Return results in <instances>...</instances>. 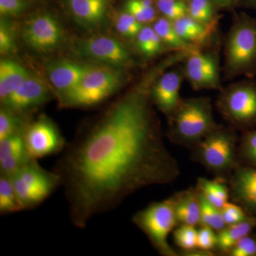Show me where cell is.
<instances>
[{
	"label": "cell",
	"mask_w": 256,
	"mask_h": 256,
	"mask_svg": "<svg viewBox=\"0 0 256 256\" xmlns=\"http://www.w3.org/2000/svg\"><path fill=\"white\" fill-rule=\"evenodd\" d=\"M174 64L166 56L66 144L53 171L74 226L117 208L128 196L175 181L178 162L165 146L153 110L151 89Z\"/></svg>",
	"instance_id": "obj_1"
},
{
	"label": "cell",
	"mask_w": 256,
	"mask_h": 256,
	"mask_svg": "<svg viewBox=\"0 0 256 256\" xmlns=\"http://www.w3.org/2000/svg\"><path fill=\"white\" fill-rule=\"evenodd\" d=\"M222 78L230 82L256 75V18L244 13L234 15L223 46Z\"/></svg>",
	"instance_id": "obj_2"
},
{
	"label": "cell",
	"mask_w": 256,
	"mask_h": 256,
	"mask_svg": "<svg viewBox=\"0 0 256 256\" xmlns=\"http://www.w3.org/2000/svg\"><path fill=\"white\" fill-rule=\"evenodd\" d=\"M168 119L170 140L192 148L220 126L216 122L212 101L207 97L182 98Z\"/></svg>",
	"instance_id": "obj_3"
},
{
	"label": "cell",
	"mask_w": 256,
	"mask_h": 256,
	"mask_svg": "<svg viewBox=\"0 0 256 256\" xmlns=\"http://www.w3.org/2000/svg\"><path fill=\"white\" fill-rule=\"evenodd\" d=\"M126 69L108 65H89L72 90L60 99L64 108H89L98 105L122 88L127 80Z\"/></svg>",
	"instance_id": "obj_4"
},
{
	"label": "cell",
	"mask_w": 256,
	"mask_h": 256,
	"mask_svg": "<svg viewBox=\"0 0 256 256\" xmlns=\"http://www.w3.org/2000/svg\"><path fill=\"white\" fill-rule=\"evenodd\" d=\"M237 136L233 128L218 126L192 148L198 162L216 174L232 172L237 164Z\"/></svg>",
	"instance_id": "obj_5"
},
{
	"label": "cell",
	"mask_w": 256,
	"mask_h": 256,
	"mask_svg": "<svg viewBox=\"0 0 256 256\" xmlns=\"http://www.w3.org/2000/svg\"><path fill=\"white\" fill-rule=\"evenodd\" d=\"M133 224L149 239L156 252L164 256H176L168 238L178 224L173 196L152 202L133 215Z\"/></svg>",
	"instance_id": "obj_6"
},
{
	"label": "cell",
	"mask_w": 256,
	"mask_h": 256,
	"mask_svg": "<svg viewBox=\"0 0 256 256\" xmlns=\"http://www.w3.org/2000/svg\"><path fill=\"white\" fill-rule=\"evenodd\" d=\"M10 178L24 210L40 206L60 186L58 175L54 171L44 169L35 159Z\"/></svg>",
	"instance_id": "obj_7"
},
{
	"label": "cell",
	"mask_w": 256,
	"mask_h": 256,
	"mask_svg": "<svg viewBox=\"0 0 256 256\" xmlns=\"http://www.w3.org/2000/svg\"><path fill=\"white\" fill-rule=\"evenodd\" d=\"M216 106L232 128H242L256 122V84L240 80L220 90Z\"/></svg>",
	"instance_id": "obj_8"
},
{
	"label": "cell",
	"mask_w": 256,
	"mask_h": 256,
	"mask_svg": "<svg viewBox=\"0 0 256 256\" xmlns=\"http://www.w3.org/2000/svg\"><path fill=\"white\" fill-rule=\"evenodd\" d=\"M222 40L218 37L210 46L197 48L182 62L184 78L194 90H216L223 88L220 52Z\"/></svg>",
	"instance_id": "obj_9"
},
{
	"label": "cell",
	"mask_w": 256,
	"mask_h": 256,
	"mask_svg": "<svg viewBox=\"0 0 256 256\" xmlns=\"http://www.w3.org/2000/svg\"><path fill=\"white\" fill-rule=\"evenodd\" d=\"M76 48L82 56L104 65L128 69L137 64L130 50L114 37H88L77 42Z\"/></svg>",
	"instance_id": "obj_10"
},
{
	"label": "cell",
	"mask_w": 256,
	"mask_h": 256,
	"mask_svg": "<svg viewBox=\"0 0 256 256\" xmlns=\"http://www.w3.org/2000/svg\"><path fill=\"white\" fill-rule=\"evenodd\" d=\"M23 136L28 154L35 160L57 154L66 146L58 128L45 116L30 122Z\"/></svg>",
	"instance_id": "obj_11"
},
{
	"label": "cell",
	"mask_w": 256,
	"mask_h": 256,
	"mask_svg": "<svg viewBox=\"0 0 256 256\" xmlns=\"http://www.w3.org/2000/svg\"><path fill=\"white\" fill-rule=\"evenodd\" d=\"M22 36L37 52H52L63 42L64 32L58 20L48 12L34 15L23 25Z\"/></svg>",
	"instance_id": "obj_12"
},
{
	"label": "cell",
	"mask_w": 256,
	"mask_h": 256,
	"mask_svg": "<svg viewBox=\"0 0 256 256\" xmlns=\"http://www.w3.org/2000/svg\"><path fill=\"white\" fill-rule=\"evenodd\" d=\"M180 64L165 70L152 86L153 104L168 118L174 112L182 99L180 90L185 78L182 66H180Z\"/></svg>",
	"instance_id": "obj_13"
},
{
	"label": "cell",
	"mask_w": 256,
	"mask_h": 256,
	"mask_svg": "<svg viewBox=\"0 0 256 256\" xmlns=\"http://www.w3.org/2000/svg\"><path fill=\"white\" fill-rule=\"evenodd\" d=\"M50 97V92L46 84L40 77L30 74L22 85L1 104L3 107L18 114H26L44 104Z\"/></svg>",
	"instance_id": "obj_14"
},
{
	"label": "cell",
	"mask_w": 256,
	"mask_h": 256,
	"mask_svg": "<svg viewBox=\"0 0 256 256\" xmlns=\"http://www.w3.org/2000/svg\"><path fill=\"white\" fill-rule=\"evenodd\" d=\"M89 65L67 60H56L48 64L47 76L60 100L76 86Z\"/></svg>",
	"instance_id": "obj_15"
},
{
	"label": "cell",
	"mask_w": 256,
	"mask_h": 256,
	"mask_svg": "<svg viewBox=\"0 0 256 256\" xmlns=\"http://www.w3.org/2000/svg\"><path fill=\"white\" fill-rule=\"evenodd\" d=\"M220 22L202 23L186 15L173 22V24L183 40L197 48H204L210 46L220 36Z\"/></svg>",
	"instance_id": "obj_16"
},
{
	"label": "cell",
	"mask_w": 256,
	"mask_h": 256,
	"mask_svg": "<svg viewBox=\"0 0 256 256\" xmlns=\"http://www.w3.org/2000/svg\"><path fill=\"white\" fill-rule=\"evenodd\" d=\"M230 190L236 203L256 213V168L238 165L232 172Z\"/></svg>",
	"instance_id": "obj_17"
},
{
	"label": "cell",
	"mask_w": 256,
	"mask_h": 256,
	"mask_svg": "<svg viewBox=\"0 0 256 256\" xmlns=\"http://www.w3.org/2000/svg\"><path fill=\"white\" fill-rule=\"evenodd\" d=\"M32 158L28 154L23 134L0 140V172L12 176Z\"/></svg>",
	"instance_id": "obj_18"
},
{
	"label": "cell",
	"mask_w": 256,
	"mask_h": 256,
	"mask_svg": "<svg viewBox=\"0 0 256 256\" xmlns=\"http://www.w3.org/2000/svg\"><path fill=\"white\" fill-rule=\"evenodd\" d=\"M66 4L77 22L86 28H96L107 18L110 0H66Z\"/></svg>",
	"instance_id": "obj_19"
},
{
	"label": "cell",
	"mask_w": 256,
	"mask_h": 256,
	"mask_svg": "<svg viewBox=\"0 0 256 256\" xmlns=\"http://www.w3.org/2000/svg\"><path fill=\"white\" fill-rule=\"evenodd\" d=\"M172 196L178 223L194 226L200 224L201 204L198 190L190 188Z\"/></svg>",
	"instance_id": "obj_20"
},
{
	"label": "cell",
	"mask_w": 256,
	"mask_h": 256,
	"mask_svg": "<svg viewBox=\"0 0 256 256\" xmlns=\"http://www.w3.org/2000/svg\"><path fill=\"white\" fill-rule=\"evenodd\" d=\"M30 74L18 62L10 60L0 63V100L1 102L21 86Z\"/></svg>",
	"instance_id": "obj_21"
},
{
	"label": "cell",
	"mask_w": 256,
	"mask_h": 256,
	"mask_svg": "<svg viewBox=\"0 0 256 256\" xmlns=\"http://www.w3.org/2000/svg\"><path fill=\"white\" fill-rule=\"evenodd\" d=\"M256 226V218L248 216L239 223L226 226L217 234L216 248L223 254H229L234 246L250 233Z\"/></svg>",
	"instance_id": "obj_22"
},
{
	"label": "cell",
	"mask_w": 256,
	"mask_h": 256,
	"mask_svg": "<svg viewBox=\"0 0 256 256\" xmlns=\"http://www.w3.org/2000/svg\"><path fill=\"white\" fill-rule=\"evenodd\" d=\"M134 40L138 53L144 58H153L172 52L162 41L152 26L144 25Z\"/></svg>",
	"instance_id": "obj_23"
},
{
	"label": "cell",
	"mask_w": 256,
	"mask_h": 256,
	"mask_svg": "<svg viewBox=\"0 0 256 256\" xmlns=\"http://www.w3.org/2000/svg\"><path fill=\"white\" fill-rule=\"evenodd\" d=\"M152 26L156 33L159 35L165 46L172 52L192 50L200 48L183 40L175 30L173 22L170 21L164 16H159L152 23Z\"/></svg>",
	"instance_id": "obj_24"
},
{
	"label": "cell",
	"mask_w": 256,
	"mask_h": 256,
	"mask_svg": "<svg viewBox=\"0 0 256 256\" xmlns=\"http://www.w3.org/2000/svg\"><path fill=\"white\" fill-rule=\"evenodd\" d=\"M197 190L214 206L222 208L228 202V186L222 178L210 180L202 178L197 180Z\"/></svg>",
	"instance_id": "obj_25"
},
{
	"label": "cell",
	"mask_w": 256,
	"mask_h": 256,
	"mask_svg": "<svg viewBox=\"0 0 256 256\" xmlns=\"http://www.w3.org/2000/svg\"><path fill=\"white\" fill-rule=\"evenodd\" d=\"M28 122L25 114L2 106L0 110V140L15 134H24Z\"/></svg>",
	"instance_id": "obj_26"
},
{
	"label": "cell",
	"mask_w": 256,
	"mask_h": 256,
	"mask_svg": "<svg viewBox=\"0 0 256 256\" xmlns=\"http://www.w3.org/2000/svg\"><path fill=\"white\" fill-rule=\"evenodd\" d=\"M21 202L8 175L0 174V214L6 215L23 210Z\"/></svg>",
	"instance_id": "obj_27"
},
{
	"label": "cell",
	"mask_w": 256,
	"mask_h": 256,
	"mask_svg": "<svg viewBox=\"0 0 256 256\" xmlns=\"http://www.w3.org/2000/svg\"><path fill=\"white\" fill-rule=\"evenodd\" d=\"M124 10L143 25L152 24L158 18L153 0H126Z\"/></svg>",
	"instance_id": "obj_28"
},
{
	"label": "cell",
	"mask_w": 256,
	"mask_h": 256,
	"mask_svg": "<svg viewBox=\"0 0 256 256\" xmlns=\"http://www.w3.org/2000/svg\"><path fill=\"white\" fill-rule=\"evenodd\" d=\"M188 15L202 23L220 21V16L212 0H188Z\"/></svg>",
	"instance_id": "obj_29"
},
{
	"label": "cell",
	"mask_w": 256,
	"mask_h": 256,
	"mask_svg": "<svg viewBox=\"0 0 256 256\" xmlns=\"http://www.w3.org/2000/svg\"><path fill=\"white\" fill-rule=\"evenodd\" d=\"M200 204H201L200 225L207 226L216 232H220L226 226V224L224 222L222 210L207 201L200 192Z\"/></svg>",
	"instance_id": "obj_30"
},
{
	"label": "cell",
	"mask_w": 256,
	"mask_h": 256,
	"mask_svg": "<svg viewBox=\"0 0 256 256\" xmlns=\"http://www.w3.org/2000/svg\"><path fill=\"white\" fill-rule=\"evenodd\" d=\"M114 24L120 35L127 38L134 40L144 25L138 21L128 12H116L114 16Z\"/></svg>",
	"instance_id": "obj_31"
},
{
	"label": "cell",
	"mask_w": 256,
	"mask_h": 256,
	"mask_svg": "<svg viewBox=\"0 0 256 256\" xmlns=\"http://www.w3.org/2000/svg\"><path fill=\"white\" fill-rule=\"evenodd\" d=\"M156 10L162 16L175 22L188 15V2L184 0H156Z\"/></svg>",
	"instance_id": "obj_32"
},
{
	"label": "cell",
	"mask_w": 256,
	"mask_h": 256,
	"mask_svg": "<svg viewBox=\"0 0 256 256\" xmlns=\"http://www.w3.org/2000/svg\"><path fill=\"white\" fill-rule=\"evenodd\" d=\"M175 244L186 252L197 248V230L194 226L181 224L174 232Z\"/></svg>",
	"instance_id": "obj_33"
},
{
	"label": "cell",
	"mask_w": 256,
	"mask_h": 256,
	"mask_svg": "<svg viewBox=\"0 0 256 256\" xmlns=\"http://www.w3.org/2000/svg\"><path fill=\"white\" fill-rule=\"evenodd\" d=\"M239 154L248 164L256 168V130L248 131L242 136Z\"/></svg>",
	"instance_id": "obj_34"
},
{
	"label": "cell",
	"mask_w": 256,
	"mask_h": 256,
	"mask_svg": "<svg viewBox=\"0 0 256 256\" xmlns=\"http://www.w3.org/2000/svg\"><path fill=\"white\" fill-rule=\"evenodd\" d=\"M16 48L14 30L9 22L2 18L0 22V52L2 54H10Z\"/></svg>",
	"instance_id": "obj_35"
},
{
	"label": "cell",
	"mask_w": 256,
	"mask_h": 256,
	"mask_svg": "<svg viewBox=\"0 0 256 256\" xmlns=\"http://www.w3.org/2000/svg\"><path fill=\"white\" fill-rule=\"evenodd\" d=\"M214 229L207 226H202L197 230V248L204 252H210L216 247L217 235Z\"/></svg>",
	"instance_id": "obj_36"
},
{
	"label": "cell",
	"mask_w": 256,
	"mask_h": 256,
	"mask_svg": "<svg viewBox=\"0 0 256 256\" xmlns=\"http://www.w3.org/2000/svg\"><path fill=\"white\" fill-rule=\"evenodd\" d=\"M30 6L28 0H0V14L5 16H16Z\"/></svg>",
	"instance_id": "obj_37"
},
{
	"label": "cell",
	"mask_w": 256,
	"mask_h": 256,
	"mask_svg": "<svg viewBox=\"0 0 256 256\" xmlns=\"http://www.w3.org/2000/svg\"><path fill=\"white\" fill-rule=\"evenodd\" d=\"M223 214L224 222L226 226L239 223L242 220H246L248 216L246 214L244 208L236 204L227 202L224 206L220 208Z\"/></svg>",
	"instance_id": "obj_38"
},
{
	"label": "cell",
	"mask_w": 256,
	"mask_h": 256,
	"mask_svg": "<svg viewBox=\"0 0 256 256\" xmlns=\"http://www.w3.org/2000/svg\"><path fill=\"white\" fill-rule=\"evenodd\" d=\"M232 256H256V240L248 235L240 239L229 252Z\"/></svg>",
	"instance_id": "obj_39"
},
{
	"label": "cell",
	"mask_w": 256,
	"mask_h": 256,
	"mask_svg": "<svg viewBox=\"0 0 256 256\" xmlns=\"http://www.w3.org/2000/svg\"><path fill=\"white\" fill-rule=\"evenodd\" d=\"M242 0H212L216 8L218 10H232L239 4Z\"/></svg>",
	"instance_id": "obj_40"
},
{
	"label": "cell",
	"mask_w": 256,
	"mask_h": 256,
	"mask_svg": "<svg viewBox=\"0 0 256 256\" xmlns=\"http://www.w3.org/2000/svg\"><path fill=\"white\" fill-rule=\"evenodd\" d=\"M248 2L250 3V4L256 6V0H247Z\"/></svg>",
	"instance_id": "obj_41"
}]
</instances>
